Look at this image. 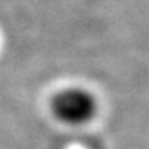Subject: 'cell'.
Here are the masks:
<instances>
[{"label":"cell","instance_id":"obj_1","mask_svg":"<svg viewBox=\"0 0 149 149\" xmlns=\"http://www.w3.org/2000/svg\"><path fill=\"white\" fill-rule=\"evenodd\" d=\"M53 116L66 124H83L96 114L95 96L83 88H65L53 95L50 101Z\"/></svg>","mask_w":149,"mask_h":149}]
</instances>
